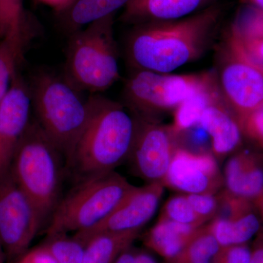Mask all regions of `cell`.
Returning a JSON list of instances; mask_svg holds the SVG:
<instances>
[{"label": "cell", "instance_id": "1", "mask_svg": "<svg viewBox=\"0 0 263 263\" xmlns=\"http://www.w3.org/2000/svg\"><path fill=\"white\" fill-rule=\"evenodd\" d=\"M221 13L212 6L179 20L137 25L128 39L129 62L138 70L170 73L195 61L209 46Z\"/></svg>", "mask_w": 263, "mask_h": 263}, {"label": "cell", "instance_id": "2", "mask_svg": "<svg viewBox=\"0 0 263 263\" xmlns=\"http://www.w3.org/2000/svg\"><path fill=\"white\" fill-rule=\"evenodd\" d=\"M138 124V117L122 104L93 96L91 117L66 168L77 183L114 172L129 160Z\"/></svg>", "mask_w": 263, "mask_h": 263}, {"label": "cell", "instance_id": "3", "mask_svg": "<svg viewBox=\"0 0 263 263\" xmlns=\"http://www.w3.org/2000/svg\"><path fill=\"white\" fill-rule=\"evenodd\" d=\"M65 169V159L60 151L37 121H30L15 151L10 173L44 224L61 200Z\"/></svg>", "mask_w": 263, "mask_h": 263}, {"label": "cell", "instance_id": "4", "mask_svg": "<svg viewBox=\"0 0 263 263\" xmlns=\"http://www.w3.org/2000/svg\"><path fill=\"white\" fill-rule=\"evenodd\" d=\"M30 93L36 120L67 162L91 117L93 96L48 72L36 76Z\"/></svg>", "mask_w": 263, "mask_h": 263}, {"label": "cell", "instance_id": "5", "mask_svg": "<svg viewBox=\"0 0 263 263\" xmlns=\"http://www.w3.org/2000/svg\"><path fill=\"white\" fill-rule=\"evenodd\" d=\"M114 17L100 19L71 34L63 78L81 92H102L120 77Z\"/></svg>", "mask_w": 263, "mask_h": 263}, {"label": "cell", "instance_id": "6", "mask_svg": "<svg viewBox=\"0 0 263 263\" xmlns=\"http://www.w3.org/2000/svg\"><path fill=\"white\" fill-rule=\"evenodd\" d=\"M133 186L115 171L76 183L52 214L46 237L77 233L96 226L113 212Z\"/></svg>", "mask_w": 263, "mask_h": 263}, {"label": "cell", "instance_id": "7", "mask_svg": "<svg viewBox=\"0 0 263 263\" xmlns=\"http://www.w3.org/2000/svg\"><path fill=\"white\" fill-rule=\"evenodd\" d=\"M217 80L224 103L238 121L262 108L263 64L250 56L233 26L223 40L218 55Z\"/></svg>", "mask_w": 263, "mask_h": 263}, {"label": "cell", "instance_id": "8", "mask_svg": "<svg viewBox=\"0 0 263 263\" xmlns=\"http://www.w3.org/2000/svg\"><path fill=\"white\" fill-rule=\"evenodd\" d=\"M214 76L212 72L172 75L137 70L127 81L125 97L132 108L143 116L175 110Z\"/></svg>", "mask_w": 263, "mask_h": 263}, {"label": "cell", "instance_id": "9", "mask_svg": "<svg viewBox=\"0 0 263 263\" xmlns=\"http://www.w3.org/2000/svg\"><path fill=\"white\" fill-rule=\"evenodd\" d=\"M44 224L39 212L10 171L0 176V241L6 260H18Z\"/></svg>", "mask_w": 263, "mask_h": 263}, {"label": "cell", "instance_id": "10", "mask_svg": "<svg viewBox=\"0 0 263 263\" xmlns=\"http://www.w3.org/2000/svg\"><path fill=\"white\" fill-rule=\"evenodd\" d=\"M138 119V129L129 158L133 171L147 183H163L178 148L175 140L177 136L171 127L145 117Z\"/></svg>", "mask_w": 263, "mask_h": 263}, {"label": "cell", "instance_id": "11", "mask_svg": "<svg viewBox=\"0 0 263 263\" xmlns=\"http://www.w3.org/2000/svg\"><path fill=\"white\" fill-rule=\"evenodd\" d=\"M164 186L160 182L133 186L105 219L89 230L75 233L73 236L84 243L99 233L141 232L157 212Z\"/></svg>", "mask_w": 263, "mask_h": 263}, {"label": "cell", "instance_id": "12", "mask_svg": "<svg viewBox=\"0 0 263 263\" xmlns=\"http://www.w3.org/2000/svg\"><path fill=\"white\" fill-rule=\"evenodd\" d=\"M224 183L216 157L178 148L163 181L164 186L184 195L216 194Z\"/></svg>", "mask_w": 263, "mask_h": 263}, {"label": "cell", "instance_id": "13", "mask_svg": "<svg viewBox=\"0 0 263 263\" xmlns=\"http://www.w3.org/2000/svg\"><path fill=\"white\" fill-rule=\"evenodd\" d=\"M30 89L18 73L0 102V176L9 172L12 161L30 122Z\"/></svg>", "mask_w": 263, "mask_h": 263}, {"label": "cell", "instance_id": "14", "mask_svg": "<svg viewBox=\"0 0 263 263\" xmlns=\"http://www.w3.org/2000/svg\"><path fill=\"white\" fill-rule=\"evenodd\" d=\"M224 183L228 193L252 201L263 193V154L249 149L235 154L227 162Z\"/></svg>", "mask_w": 263, "mask_h": 263}, {"label": "cell", "instance_id": "15", "mask_svg": "<svg viewBox=\"0 0 263 263\" xmlns=\"http://www.w3.org/2000/svg\"><path fill=\"white\" fill-rule=\"evenodd\" d=\"M221 99L205 108L197 124L210 137L213 153L218 159L234 152L243 136L238 121Z\"/></svg>", "mask_w": 263, "mask_h": 263}, {"label": "cell", "instance_id": "16", "mask_svg": "<svg viewBox=\"0 0 263 263\" xmlns=\"http://www.w3.org/2000/svg\"><path fill=\"white\" fill-rule=\"evenodd\" d=\"M205 0H129L122 19L129 24L171 22L186 18Z\"/></svg>", "mask_w": 263, "mask_h": 263}, {"label": "cell", "instance_id": "17", "mask_svg": "<svg viewBox=\"0 0 263 263\" xmlns=\"http://www.w3.org/2000/svg\"><path fill=\"white\" fill-rule=\"evenodd\" d=\"M201 228L159 219L147 233L143 243L166 261L171 260L195 238Z\"/></svg>", "mask_w": 263, "mask_h": 263}, {"label": "cell", "instance_id": "18", "mask_svg": "<svg viewBox=\"0 0 263 263\" xmlns=\"http://www.w3.org/2000/svg\"><path fill=\"white\" fill-rule=\"evenodd\" d=\"M216 76L200 86L174 110V122L170 127L176 136L198 124L205 108L221 98Z\"/></svg>", "mask_w": 263, "mask_h": 263}, {"label": "cell", "instance_id": "19", "mask_svg": "<svg viewBox=\"0 0 263 263\" xmlns=\"http://www.w3.org/2000/svg\"><path fill=\"white\" fill-rule=\"evenodd\" d=\"M140 232L102 233L93 235L84 245L82 263H114L119 254L130 247Z\"/></svg>", "mask_w": 263, "mask_h": 263}, {"label": "cell", "instance_id": "20", "mask_svg": "<svg viewBox=\"0 0 263 263\" xmlns=\"http://www.w3.org/2000/svg\"><path fill=\"white\" fill-rule=\"evenodd\" d=\"M221 247L246 245L258 233L260 221L254 210L233 219L214 218L207 226Z\"/></svg>", "mask_w": 263, "mask_h": 263}, {"label": "cell", "instance_id": "21", "mask_svg": "<svg viewBox=\"0 0 263 263\" xmlns=\"http://www.w3.org/2000/svg\"><path fill=\"white\" fill-rule=\"evenodd\" d=\"M129 0H75L64 15L65 28L72 33L92 22L115 14Z\"/></svg>", "mask_w": 263, "mask_h": 263}, {"label": "cell", "instance_id": "22", "mask_svg": "<svg viewBox=\"0 0 263 263\" xmlns=\"http://www.w3.org/2000/svg\"><path fill=\"white\" fill-rule=\"evenodd\" d=\"M30 35L29 29L0 40V102L9 91Z\"/></svg>", "mask_w": 263, "mask_h": 263}, {"label": "cell", "instance_id": "23", "mask_svg": "<svg viewBox=\"0 0 263 263\" xmlns=\"http://www.w3.org/2000/svg\"><path fill=\"white\" fill-rule=\"evenodd\" d=\"M220 248V245L208 226H202L184 249L174 258L167 261V263L212 262Z\"/></svg>", "mask_w": 263, "mask_h": 263}, {"label": "cell", "instance_id": "24", "mask_svg": "<svg viewBox=\"0 0 263 263\" xmlns=\"http://www.w3.org/2000/svg\"><path fill=\"white\" fill-rule=\"evenodd\" d=\"M159 219L196 228L204 226L206 222L195 213L184 194L170 197L164 203Z\"/></svg>", "mask_w": 263, "mask_h": 263}, {"label": "cell", "instance_id": "25", "mask_svg": "<svg viewBox=\"0 0 263 263\" xmlns=\"http://www.w3.org/2000/svg\"><path fill=\"white\" fill-rule=\"evenodd\" d=\"M43 245L51 252L57 263H82L84 245L73 235L47 237Z\"/></svg>", "mask_w": 263, "mask_h": 263}, {"label": "cell", "instance_id": "26", "mask_svg": "<svg viewBox=\"0 0 263 263\" xmlns=\"http://www.w3.org/2000/svg\"><path fill=\"white\" fill-rule=\"evenodd\" d=\"M29 29L23 0H0V40Z\"/></svg>", "mask_w": 263, "mask_h": 263}, {"label": "cell", "instance_id": "27", "mask_svg": "<svg viewBox=\"0 0 263 263\" xmlns=\"http://www.w3.org/2000/svg\"><path fill=\"white\" fill-rule=\"evenodd\" d=\"M186 197L194 211L204 220H212L216 217L219 206L218 194H192Z\"/></svg>", "mask_w": 263, "mask_h": 263}, {"label": "cell", "instance_id": "28", "mask_svg": "<svg viewBox=\"0 0 263 263\" xmlns=\"http://www.w3.org/2000/svg\"><path fill=\"white\" fill-rule=\"evenodd\" d=\"M252 8L251 13L242 17L233 26L241 35L263 38V10Z\"/></svg>", "mask_w": 263, "mask_h": 263}, {"label": "cell", "instance_id": "29", "mask_svg": "<svg viewBox=\"0 0 263 263\" xmlns=\"http://www.w3.org/2000/svg\"><path fill=\"white\" fill-rule=\"evenodd\" d=\"M243 136L263 149V108L249 115L240 124Z\"/></svg>", "mask_w": 263, "mask_h": 263}, {"label": "cell", "instance_id": "30", "mask_svg": "<svg viewBox=\"0 0 263 263\" xmlns=\"http://www.w3.org/2000/svg\"><path fill=\"white\" fill-rule=\"evenodd\" d=\"M252 251L246 245L221 247L212 263H249Z\"/></svg>", "mask_w": 263, "mask_h": 263}, {"label": "cell", "instance_id": "31", "mask_svg": "<svg viewBox=\"0 0 263 263\" xmlns=\"http://www.w3.org/2000/svg\"><path fill=\"white\" fill-rule=\"evenodd\" d=\"M114 263H158L155 257L145 251L132 248L125 249Z\"/></svg>", "mask_w": 263, "mask_h": 263}, {"label": "cell", "instance_id": "32", "mask_svg": "<svg viewBox=\"0 0 263 263\" xmlns=\"http://www.w3.org/2000/svg\"><path fill=\"white\" fill-rule=\"evenodd\" d=\"M19 259L23 263H57L51 252L43 245L29 250Z\"/></svg>", "mask_w": 263, "mask_h": 263}, {"label": "cell", "instance_id": "33", "mask_svg": "<svg viewBox=\"0 0 263 263\" xmlns=\"http://www.w3.org/2000/svg\"><path fill=\"white\" fill-rule=\"evenodd\" d=\"M236 32H238L246 50L250 54V56L256 61L263 64V38L247 37V36L241 35L237 30Z\"/></svg>", "mask_w": 263, "mask_h": 263}, {"label": "cell", "instance_id": "34", "mask_svg": "<svg viewBox=\"0 0 263 263\" xmlns=\"http://www.w3.org/2000/svg\"><path fill=\"white\" fill-rule=\"evenodd\" d=\"M57 13L62 14L72 5L75 0H39Z\"/></svg>", "mask_w": 263, "mask_h": 263}, {"label": "cell", "instance_id": "35", "mask_svg": "<svg viewBox=\"0 0 263 263\" xmlns=\"http://www.w3.org/2000/svg\"><path fill=\"white\" fill-rule=\"evenodd\" d=\"M249 263H263V245H259L252 251Z\"/></svg>", "mask_w": 263, "mask_h": 263}, {"label": "cell", "instance_id": "36", "mask_svg": "<svg viewBox=\"0 0 263 263\" xmlns=\"http://www.w3.org/2000/svg\"><path fill=\"white\" fill-rule=\"evenodd\" d=\"M240 2L252 8L263 10V0H240Z\"/></svg>", "mask_w": 263, "mask_h": 263}, {"label": "cell", "instance_id": "37", "mask_svg": "<svg viewBox=\"0 0 263 263\" xmlns=\"http://www.w3.org/2000/svg\"><path fill=\"white\" fill-rule=\"evenodd\" d=\"M254 206L258 211L263 219V193L252 200Z\"/></svg>", "mask_w": 263, "mask_h": 263}, {"label": "cell", "instance_id": "38", "mask_svg": "<svg viewBox=\"0 0 263 263\" xmlns=\"http://www.w3.org/2000/svg\"><path fill=\"white\" fill-rule=\"evenodd\" d=\"M5 261H6V257H5L4 250H3V246L0 241V263H5Z\"/></svg>", "mask_w": 263, "mask_h": 263}, {"label": "cell", "instance_id": "39", "mask_svg": "<svg viewBox=\"0 0 263 263\" xmlns=\"http://www.w3.org/2000/svg\"><path fill=\"white\" fill-rule=\"evenodd\" d=\"M202 263H212V262H202Z\"/></svg>", "mask_w": 263, "mask_h": 263}, {"label": "cell", "instance_id": "40", "mask_svg": "<svg viewBox=\"0 0 263 263\" xmlns=\"http://www.w3.org/2000/svg\"><path fill=\"white\" fill-rule=\"evenodd\" d=\"M262 108H263V103H262Z\"/></svg>", "mask_w": 263, "mask_h": 263}]
</instances>
